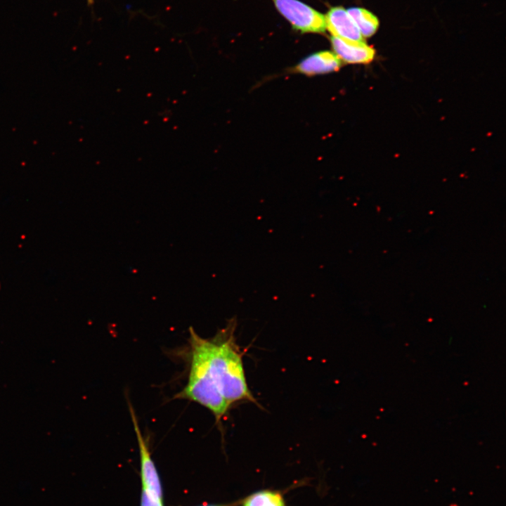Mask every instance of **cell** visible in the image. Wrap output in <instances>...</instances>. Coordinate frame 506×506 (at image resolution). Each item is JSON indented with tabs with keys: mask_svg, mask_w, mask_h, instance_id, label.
<instances>
[{
	"mask_svg": "<svg viewBox=\"0 0 506 506\" xmlns=\"http://www.w3.org/2000/svg\"><path fill=\"white\" fill-rule=\"evenodd\" d=\"M231 320L214 337L199 336L189 329L190 370L187 384L176 398L188 399L210 410L216 421L235 403L257 401L247 384L242 353L234 336Z\"/></svg>",
	"mask_w": 506,
	"mask_h": 506,
	"instance_id": "obj_1",
	"label": "cell"
},
{
	"mask_svg": "<svg viewBox=\"0 0 506 506\" xmlns=\"http://www.w3.org/2000/svg\"><path fill=\"white\" fill-rule=\"evenodd\" d=\"M141 506H163L162 500L152 495L146 490L142 488Z\"/></svg>",
	"mask_w": 506,
	"mask_h": 506,
	"instance_id": "obj_9",
	"label": "cell"
},
{
	"mask_svg": "<svg viewBox=\"0 0 506 506\" xmlns=\"http://www.w3.org/2000/svg\"><path fill=\"white\" fill-rule=\"evenodd\" d=\"M325 17L326 29L332 36L355 42H365L347 11L342 6L331 8Z\"/></svg>",
	"mask_w": 506,
	"mask_h": 506,
	"instance_id": "obj_4",
	"label": "cell"
},
{
	"mask_svg": "<svg viewBox=\"0 0 506 506\" xmlns=\"http://www.w3.org/2000/svg\"><path fill=\"white\" fill-rule=\"evenodd\" d=\"M242 506H285V504L280 493L262 490L247 496L242 501Z\"/></svg>",
	"mask_w": 506,
	"mask_h": 506,
	"instance_id": "obj_8",
	"label": "cell"
},
{
	"mask_svg": "<svg viewBox=\"0 0 506 506\" xmlns=\"http://www.w3.org/2000/svg\"><path fill=\"white\" fill-rule=\"evenodd\" d=\"M346 11L364 39L375 34L379 25L377 16L363 8L354 7Z\"/></svg>",
	"mask_w": 506,
	"mask_h": 506,
	"instance_id": "obj_7",
	"label": "cell"
},
{
	"mask_svg": "<svg viewBox=\"0 0 506 506\" xmlns=\"http://www.w3.org/2000/svg\"><path fill=\"white\" fill-rule=\"evenodd\" d=\"M341 66L342 61L333 52L323 51L303 59L295 67V70L311 76L336 72Z\"/></svg>",
	"mask_w": 506,
	"mask_h": 506,
	"instance_id": "obj_6",
	"label": "cell"
},
{
	"mask_svg": "<svg viewBox=\"0 0 506 506\" xmlns=\"http://www.w3.org/2000/svg\"><path fill=\"white\" fill-rule=\"evenodd\" d=\"M93 1V0H88L89 4H91Z\"/></svg>",
	"mask_w": 506,
	"mask_h": 506,
	"instance_id": "obj_10",
	"label": "cell"
},
{
	"mask_svg": "<svg viewBox=\"0 0 506 506\" xmlns=\"http://www.w3.org/2000/svg\"><path fill=\"white\" fill-rule=\"evenodd\" d=\"M129 409L139 448L142 488L146 490L154 497L162 500V492L159 476L151 458L147 441L142 434L136 413L130 403H129Z\"/></svg>",
	"mask_w": 506,
	"mask_h": 506,
	"instance_id": "obj_3",
	"label": "cell"
},
{
	"mask_svg": "<svg viewBox=\"0 0 506 506\" xmlns=\"http://www.w3.org/2000/svg\"><path fill=\"white\" fill-rule=\"evenodd\" d=\"M281 15L292 27L304 33H324V15L299 0H272Z\"/></svg>",
	"mask_w": 506,
	"mask_h": 506,
	"instance_id": "obj_2",
	"label": "cell"
},
{
	"mask_svg": "<svg viewBox=\"0 0 506 506\" xmlns=\"http://www.w3.org/2000/svg\"><path fill=\"white\" fill-rule=\"evenodd\" d=\"M455 506H458V505H455Z\"/></svg>",
	"mask_w": 506,
	"mask_h": 506,
	"instance_id": "obj_11",
	"label": "cell"
},
{
	"mask_svg": "<svg viewBox=\"0 0 506 506\" xmlns=\"http://www.w3.org/2000/svg\"><path fill=\"white\" fill-rule=\"evenodd\" d=\"M333 53L342 62L350 64H368L375 56V49L365 42H355L335 37H330Z\"/></svg>",
	"mask_w": 506,
	"mask_h": 506,
	"instance_id": "obj_5",
	"label": "cell"
}]
</instances>
